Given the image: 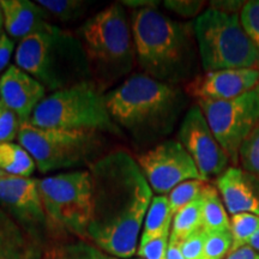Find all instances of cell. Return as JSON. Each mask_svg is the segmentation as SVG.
Wrapping results in <instances>:
<instances>
[{"mask_svg": "<svg viewBox=\"0 0 259 259\" xmlns=\"http://www.w3.org/2000/svg\"><path fill=\"white\" fill-rule=\"evenodd\" d=\"M6 176V174L4 173V171H2V170H0V179H2V178H4Z\"/></svg>", "mask_w": 259, "mask_h": 259, "instance_id": "cell-40", "label": "cell"}, {"mask_svg": "<svg viewBox=\"0 0 259 259\" xmlns=\"http://www.w3.org/2000/svg\"><path fill=\"white\" fill-rule=\"evenodd\" d=\"M151 190L169 193L187 180H202L198 168L179 141H163L136 157Z\"/></svg>", "mask_w": 259, "mask_h": 259, "instance_id": "cell-11", "label": "cell"}, {"mask_svg": "<svg viewBox=\"0 0 259 259\" xmlns=\"http://www.w3.org/2000/svg\"><path fill=\"white\" fill-rule=\"evenodd\" d=\"M36 4L40 5L50 17L65 23L83 17L90 3L82 0H37Z\"/></svg>", "mask_w": 259, "mask_h": 259, "instance_id": "cell-24", "label": "cell"}, {"mask_svg": "<svg viewBox=\"0 0 259 259\" xmlns=\"http://www.w3.org/2000/svg\"><path fill=\"white\" fill-rule=\"evenodd\" d=\"M169 236L170 234L163 235L144 245H139L137 254L141 259H167Z\"/></svg>", "mask_w": 259, "mask_h": 259, "instance_id": "cell-31", "label": "cell"}, {"mask_svg": "<svg viewBox=\"0 0 259 259\" xmlns=\"http://www.w3.org/2000/svg\"><path fill=\"white\" fill-rule=\"evenodd\" d=\"M0 205L38 244L52 227L38 192L37 179L6 176L0 179Z\"/></svg>", "mask_w": 259, "mask_h": 259, "instance_id": "cell-12", "label": "cell"}, {"mask_svg": "<svg viewBox=\"0 0 259 259\" xmlns=\"http://www.w3.org/2000/svg\"><path fill=\"white\" fill-rule=\"evenodd\" d=\"M250 246L251 247H253L255 251L259 252V231L255 233L253 236H252V239L250 241Z\"/></svg>", "mask_w": 259, "mask_h": 259, "instance_id": "cell-38", "label": "cell"}, {"mask_svg": "<svg viewBox=\"0 0 259 259\" xmlns=\"http://www.w3.org/2000/svg\"><path fill=\"white\" fill-rule=\"evenodd\" d=\"M240 21L245 31L259 51V0H252L242 5Z\"/></svg>", "mask_w": 259, "mask_h": 259, "instance_id": "cell-29", "label": "cell"}, {"mask_svg": "<svg viewBox=\"0 0 259 259\" xmlns=\"http://www.w3.org/2000/svg\"><path fill=\"white\" fill-rule=\"evenodd\" d=\"M29 122L42 128L83 130L122 136L121 128L109 115L103 92L94 80L74 84L46 96Z\"/></svg>", "mask_w": 259, "mask_h": 259, "instance_id": "cell-6", "label": "cell"}, {"mask_svg": "<svg viewBox=\"0 0 259 259\" xmlns=\"http://www.w3.org/2000/svg\"><path fill=\"white\" fill-rule=\"evenodd\" d=\"M205 181L203 180H187L174 187L169 192L168 200H169L170 211L174 215L190 203L194 202L202 196V192L205 187Z\"/></svg>", "mask_w": 259, "mask_h": 259, "instance_id": "cell-25", "label": "cell"}, {"mask_svg": "<svg viewBox=\"0 0 259 259\" xmlns=\"http://www.w3.org/2000/svg\"><path fill=\"white\" fill-rule=\"evenodd\" d=\"M42 259H74L69 252H67L66 247L64 246H50L44 252Z\"/></svg>", "mask_w": 259, "mask_h": 259, "instance_id": "cell-35", "label": "cell"}, {"mask_svg": "<svg viewBox=\"0 0 259 259\" xmlns=\"http://www.w3.org/2000/svg\"><path fill=\"white\" fill-rule=\"evenodd\" d=\"M4 14H3V10H2V6H0V37L3 36V35L5 34L4 32Z\"/></svg>", "mask_w": 259, "mask_h": 259, "instance_id": "cell-39", "label": "cell"}, {"mask_svg": "<svg viewBox=\"0 0 259 259\" xmlns=\"http://www.w3.org/2000/svg\"><path fill=\"white\" fill-rule=\"evenodd\" d=\"M206 233L204 229H199L196 233H193L192 235H190L189 238L185 239L180 244V251L183 253L184 257L186 259H200L203 254L204 245H205Z\"/></svg>", "mask_w": 259, "mask_h": 259, "instance_id": "cell-30", "label": "cell"}, {"mask_svg": "<svg viewBox=\"0 0 259 259\" xmlns=\"http://www.w3.org/2000/svg\"><path fill=\"white\" fill-rule=\"evenodd\" d=\"M17 139L42 174L89 166L103 150L101 132L42 128L29 121L21 124Z\"/></svg>", "mask_w": 259, "mask_h": 259, "instance_id": "cell-8", "label": "cell"}, {"mask_svg": "<svg viewBox=\"0 0 259 259\" xmlns=\"http://www.w3.org/2000/svg\"><path fill=\"white\" fill-rule=\"evenodd\" d=\"M88 170L92 184L88 238L107 254L132 257L137 253L153 190L136 158L124 149L102 155Z\"/></svg>", "mask_w": 259, "mask_h": 259, "instance_id": "cell-1", "label": "cell"}, {"mask_svg": "<svg viewBox=\"0 0 259 259\" xmlns=\"http://www.w3.org/2000/svg\"><path fill=\"white\" fill-rule=\"evenodd\" d=\"M65 247L74 259H118L102 252L99 247L87 244L84 241L65 245Z\"/></svg>", "mask_w": 259, "mask_h": 259, "instance_id": "cell-32", "label": "cell"}, {"mask_svg": "<svg viewBox=\"0 0 259 259\" xmlns=\"http://www.w3.org/2000/svg\"><path fill=\"white\" fill-rule=\"evenodd\" d=\"M76 36L85 52L92 79L101 92L134 69V34L122 4L107 6L87 19Z\"/></svg>", "mask_w": 259, "mask_h": 259, "instance_id": "cell-4", "label": "cell"}, {"mask_svg": "<svg viewBox=\"0 0 259 259\" xmlns=\"http://www.w3.org/2000/svg\"><path fill=\"white\" fill-rule=\"evenodd\" d=\"M204 4H205L204 2H194V0H168V2H164L166 9L185 18L199 15Z\"/></svg>", "mask_w": 259, "mask_h": 259, "instance_id": "cell-33", "label": "cell"}, {"mask_svg": "<svg viewBox=\"0 0 259 259\" xmlns=\"http://www.w3.org/2000/svg\"><path fill=\"white\" fill-rule=\"evenodd\" d=\"M105 101L119 127L138 143H149L173 131L186 96L177 85L136 73L107 93Z\"/></svg>", "mask_w": 259, "mask_h": 259, "instance_id": "cell-3", "label": "cell"}, {"mask_svg": "<svg viewBox=\"0 0 259 259\" xmlns=\"http://www.w3.org/2000/svg\"><path fill=\"white\" fill-rule=\"evenodd\" d=\"M37 185L52 229L56 227L88 236L92 219L89 170H73L37 179Z\"/></svg>", "mask_w": 259, "mask_h": 259, "instance_id": "cell-9", "label": "cell"}, {"mask_svg": "<svg viewBox=\"0 0 259 259\" xmlns=\"http://www.w3.org/2000/svg\"><path fill=\"white\" fill-rule=\"evenodd\" d=\"M14 48L15 42L12 38H10L6 34L0 37V72H3L9 65Z\"/></svg>", "mask_w": 259, "mask_h": 259, "instance_id": "cell-34", "label": "cell"}, {"mask_svg": "<svg viewBox=\"0 0 259 259\" xmlns=\"http://www.w3.org/2000/svg\"><path fill=\"white\" fill-rule=\"evenodd\" d=\"M4 27L8 36L22 41L30 35L51 30L54 27L48 22L50 15L37 5L28 0H0Z\"/></svg>", "mask_w": 259, "mask_h": 259, "instance_id": "cell-17", "label": "cell"}, {"mask_svg": "<svg viewBox=\"0 0 259 259\" xmlns=\"http://www.w3.org/2000/svg\"><path fill=\"white\" fill-rule=\"evenodd\" d=\"M239 161L246 171L259 179V124L241 145Z\"/></svg>", "mask_w": 259, "mask_h": 259, "instance_id": "cell-26", "label": "cell"}, {"mask_svg": "<svg viewBox=\"0 0 259 259\" xmlns=\"http://www.w3.org/2000/svg\"><path fill=\"white\" fill-rule=\"evenodd\" d=\"M41 245L0 208V259H42Z\"/></svg>", "mask_w": 259, "mask_h": 259, "instance_id": "cell-18", "label": "cell"}, {"mask_svg": "<svg viewBox=\"0 0 259 259\" xmlns=\"http://www.w3.org/2000/svg\"><path fill=\"white\" fill-rule=\"evenodd\" d=\"M46 93L40 82L16 65L9 66L0 78V100L19 116L22 122L29 121Z\"/></svg>", "mask_w": 259, "mask_h": 259, "instance_id": "cell-15", "label": "cell"}, {"mask_svg": "<svg viewBox=\"0 0 259 259\" xmlns=\"http://www.w3.org/2000/svg\"><path fill=\"white\" fill-rule=\"evenodd\" d=\"M15 63L53 93L93 80L78 37L56 25L19 41Z\"/></svg>", "mask_w": 259, "mask_h": 259, "instance_id": "cell-5", "label": "cell"}, {"mask_svg": "<svg viewBox=\"0 0 259 259\" xmlns=\"http://www.w3.org/2000/svg\"><path fill=\"white\" fill-rule=\"evenodd\" d=\"M35 169L34 158L22 145L0 143V170L8 176L29 178Z\"/></svg>", "mask_w": 259, "mask_h": 259, "instance_id": "cell-21", "label": "cell"}, {"mask_svg": "<svg viewBox=\"0 0 259 259\" xmlns=\"http://www.w3.org/2000/svg\"><path fill=\"white\" fill-rule=\"evenodd\" d=\"M197 105L229 160L238 164L241 145L259 124V85L234 100H199Z\"/></svg>", "mask_w": 259, "mask_h": 259, "instance_id": "cell-10", "label": "cell"}, {"mask_svg": "<svg viewBox=\"0 0 259 259\" xmlns=\"http://www.w3.org/2000/svg\"><path fill=\"white\" fill-rule=\"evenodd\" d=\"M232 235L231 232L208 233L203 254L200 259H223L231 252Z\"/></svg>", "mask_w": 259, "mask_h": 259, "instance_id": "cell-27", "label": "cell"}, {"mask_svg": "<svg viewBox=\"0 0 259 259\" xmlns=\"http://www.w3.org/2000/svg\"><path fill=\"white\" fill-rule=\"evenodd\" d=\"M171 222L173 213L170 211L168 196L158 194L154 197L145 216L139 245H144L163 235H169Z\"/></svg>", "mask_w": 259, "mask_h": 259, "instance_id": "cell-19", "label": "cell"}, {"mask_svg": "<svg viewBox=\"0 0 259 259\" xmlns=\"http://www.w3.org/2000/svg\"><path fill=\"white\" fill-rule=\"evenodd\" d=\"M258 85L259 69H228L198 74L186 84V93L197 101H228Z\"/></svg>", "mask_w": 259, "mask_h": 259, "instance_id": "cell-14", "label": "cell"}, {"mask_svg": "<svg viewBox=\"0 0 259 259\" xmlns=\"http://www.w3.org/2000/svg\"><path fill=\"white\" fill-rule=\"evenodd\" d=\"M203 225V199L202 196L189 205L184 206L173 218L169 241L181 244L185 239L192 235Z\"/></svg>", "mask_w": 259, "mask_h": 259, "instance_id": "cell-22", "label": "cell"}, {"mask_svg": "<svg viewBox=\"0 0 259 259\" xmlns=\"http://www.w3.org/2000/svg\"><path fill=\"white\" fill-rule=\"evenodd\" d=\"M167 259H186L180 251V245L177 242L169 241L167 251Z\"/></svg>", "mask_w": 259, "mask_h": 259, "instance_id": "cell-37", "label": "cell"}, {"mask_svg": "<svg viewBox=\"0 0 259 259\" xmlns=\"http://www.w3.org/2000/svg\"><path fill=\"white\" fill-rule=\"evenodd\" d=\"M227 211L232 215L248 212L259 216V179L244 168L229 167L216 179Z\"/></svg>", "mask_w": 259, "mask_h": 259, "instance_id": "cell-16", "label": "cell"}, {"mask_svg": "<svg viewBox=\"0 0 259 259\" xmlns=\"http://www.w3.org/2000/svg\"><path fill=\"white\" fill-rule=\"evenodd\" d=\"M21 119L0 100V143H10L18 137Z\"/></svg>", "mask_w": 259, "mask_h": 259, "instance_id": "cell-28", "label": "cell"}, {"mask_svg": "<svg viewBox=\"0 0 259 259\" xmlns=\"http://www.w3.org/2000/svg\"><path fill=\"white\" fill-rule=\"evenodd\" d=\"M203 225L206 233L229 231L231 221L228 220L226 206L215 186L206 184L202 192Z\"/></svg>", "mask_w": 259, "mask_h": 259, "instance_id": "cell-20", "label": "cell"}, {"mask_svg": "<svg viewBox=\"0 0 259 259\" xmlns=\"http://www.w3.org/2000/svg\"><path fill=\"white\" fill-rule=\"evenodd\" d=\"M139 259H141V258H139Z\"/></svg>", "mask_w": 259, "mask_h": 259, "instance_id": "cell-41", "label": "cell"}, {"mask_svg": "<svg viewBox=\"0 0 259 259\" xmlns=\"http://www.w3.org/2000/svg\"><path fill=\"white\" fill-rule=\"evenodd\" d=\"M229 232L232 235V248L229 253L242 246L250 245V241L255 233L259 231V216L254 213L242 212L232 215Z\"/></svg>", "mask_w": 259, "mask_h": 259, "instance_id": "cell-23", "label": "cell"}, {"mask_svg": "<svg viewBox=\"0 0 259 259\" xmlns=\"http://www.w3.org/2000/svg\"><path fill=\"white\" fill-rule=\"evenodd\" d=\"M131 25L136 58L144 74L173 85L198 76L193 23L174 21L156 6H147L136 10Z\"/></svg>", "mask_w": 259, "mask_h": 259, "instance_id": "cell-2", "label": "cell"}, {"mask_svg": "<svg viewBox=\"0 0 259 259\" xmlns=\"http://www.w3.org/2000/svg\"><path fill=\"white\" fill-rule=\"evenodd\" d=\"M193 28L205 72L259 69V51L242 27L240 16L209 8L196 18Z\"/></svg>", "mask_w": 259, "mask_h": 259, "instance_id": "cell-7", "label": "cell"}, {"mask_svg": "<svg viewBox=\"0 0 259 259\" xmlns=\"http://www.w3.org/2000/svg\"><path fill=\"white\" fill-rule=\"evenodd\" d=\"M226 259H259V252L250 245H246L229 253Z\"/></svg>", "mask_w": 259, "mask_h": 259, "instance_id": "cell-36", "label": "cell"}, {"mask_svg": "<svg viewBox=\"0 0 259 259\" xmlns=\"http://www.w3.org/2000/svg\"><path fill=\"white\" fill-rule=\"evenodd\" d=\"M178 139L192 157L203 181L221 176L231 162L198 105L192 106L186 112L180 124Z\"/></svg>", "mask_w": 259, "mask_h": 259, "instance_id": "cell-13", "label": "cell"}]
</instances>
